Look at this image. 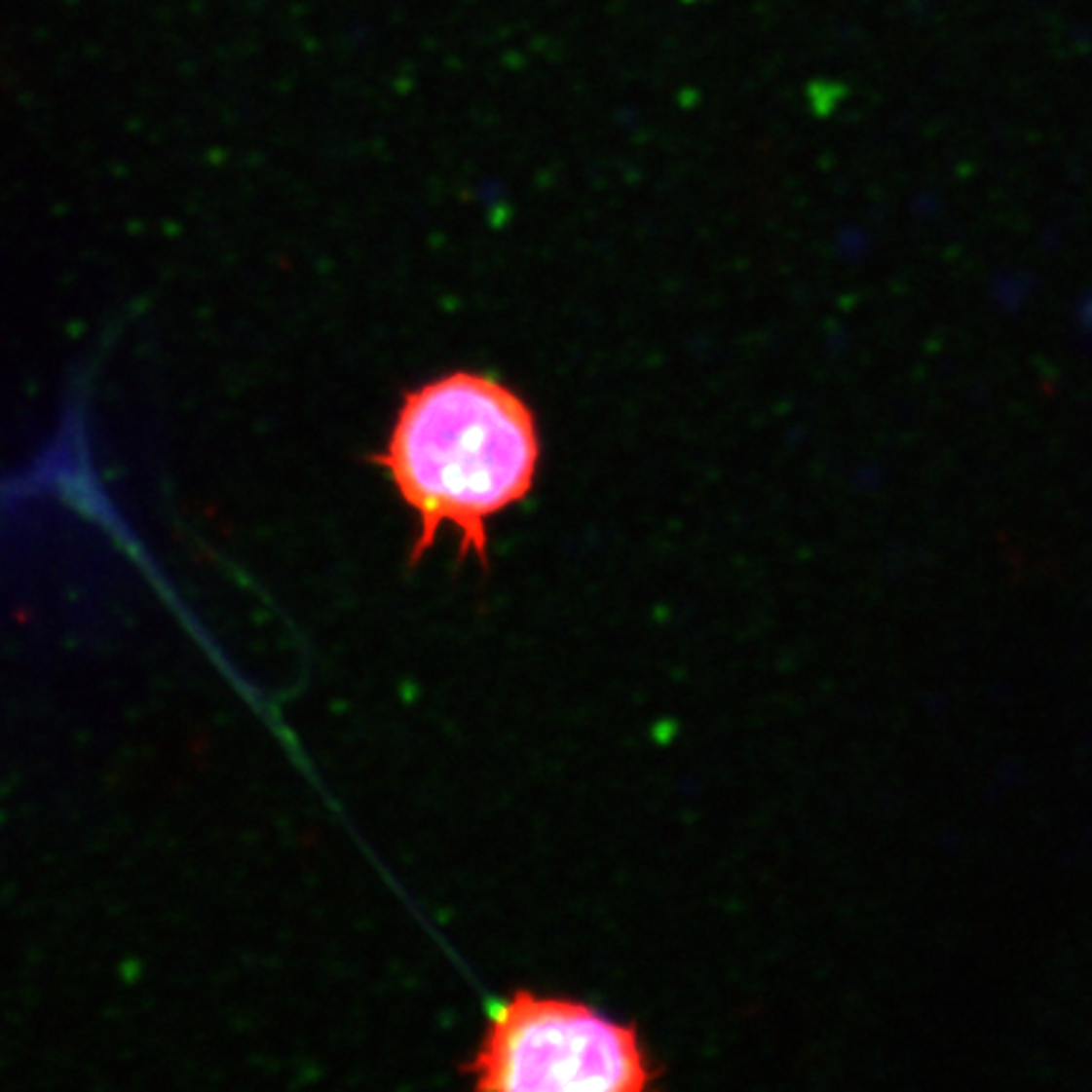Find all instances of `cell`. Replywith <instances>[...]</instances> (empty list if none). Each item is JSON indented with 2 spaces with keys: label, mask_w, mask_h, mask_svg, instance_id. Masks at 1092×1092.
<instances>
[{
  "label": "cell",
  "mask_w": 1092,
  "mask_h": 1092,
  "mask_svg": "<svg viewBox=\"0 0 1092 1092\" xmlns=\"http://www.w3.org/2000/svg\"><path fill=\"white\" fill-rule=\"evenodd\" d=\"M463 1073L488 1092H643L658 1077L632 1024L534 992L491 1011Z\"/></svg>",
  "instance_id": "7a4b0ae2"
},
{
  "label": "cell",
  "mask_w": 1092,
  "mask_h": 1092,
  "mask_svg": "<svg viewBox=\"0 0 1092 1092\" xmlns=\"http://www.w3.org/2000/svg\"><path fill=\"white\" fill-rule=\"evenodd\" d=\"M372 461L418 521L410 562L450 529L458 556L488 567L491 521L534 491L542 433L516 390L483 372L453 369L402 395Z\"/></svg>",
  "instance_id": "6da1fadb"
}]
</instances>
